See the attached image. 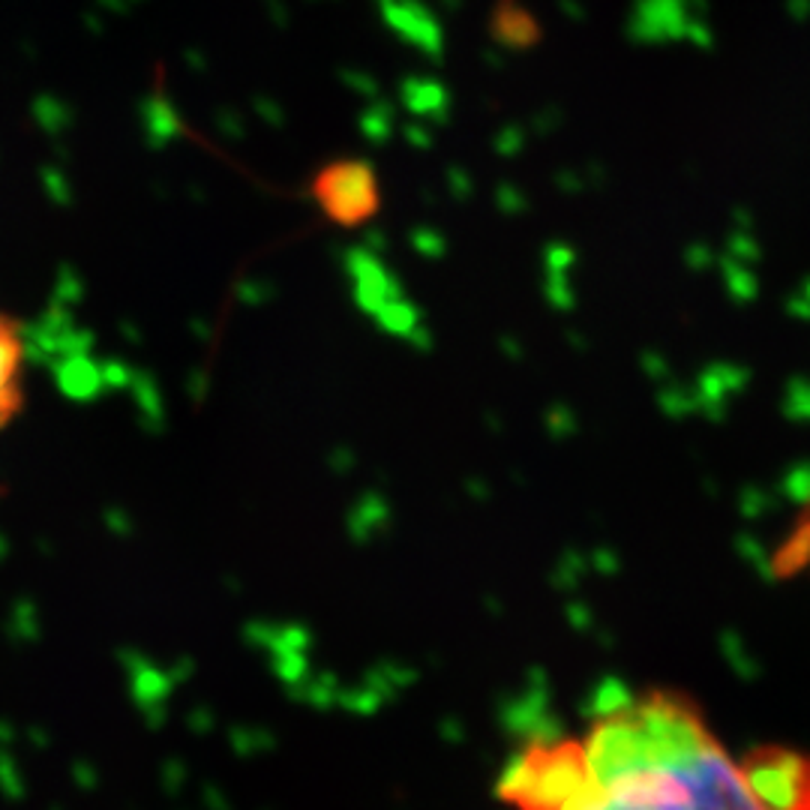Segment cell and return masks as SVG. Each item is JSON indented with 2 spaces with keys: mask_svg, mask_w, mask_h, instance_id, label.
<instances>
[{
  "mask_svg": "<svg viewBox=\"0 0 810 810\" xmlns=\"http://www.w3.org/2000/svg\"><path fill=\"white\" fill-rule=\"evenodd\" d=\"M312 205L336 229H364L385 208V187L373 163L361 156H340L312 172Z\"/></svg>",
  "mask_w": 810,
  "mask_h": 810,
  "instance_id": "3",
  "label": "cell"
},
{
  "mask_svg": "<svg viewBox=\"0 0 810 810\" xmlns=\"http://www.w3.org/2000/svg\"><path fill=\"white\" fill-rule=\"evenodd\" d=\"M582 780L564 810H810V754L733 757L694 699L619 690L580 736Z\"/></svg>",
  "mask_w": 810,
  "mask_h": 810,
  "instance_id": "1",
  "label": "cell"
},
{
  "mask_svg": "<svg viewBox=\"0 0 810 810\" xmlns=\"http://www.w3.org/2000/svg\"><path fill=\"white\" fill-rule=\"evenodd\" d=\"M580 736L531 738L501 771L496 792L510 810H564L580 790Z\"/></svg>",
  "mask_w": 810,
  "mask_h": 810,
  "instance_id": "2",
  "label": "cell"
},
{
  "mask_svg": "<svg viewBox=\"0 0 810 810\" xmlns=\"http://www.w3.org/2000/svg\"><path fill=\"white\" fill-rule=\"evenodd\" d=\"M28 378V345L19 322L0 310V429L19 417Z\"/></svg>",
  "mask_w": 810,
  "mask_h": 810,
  "instance_id": "4",
  "label": "cell"
}]
</instances>
